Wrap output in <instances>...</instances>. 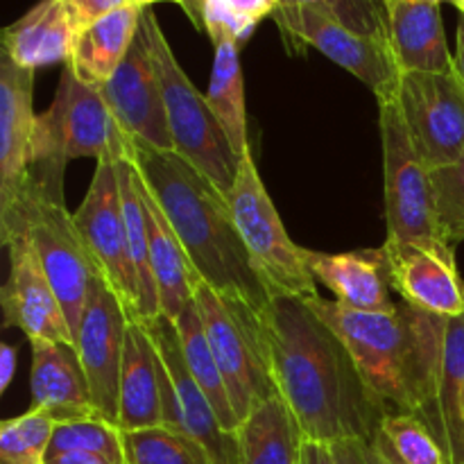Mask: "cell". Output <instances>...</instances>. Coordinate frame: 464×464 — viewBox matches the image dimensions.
Masks as SVG:
<instances>
[{
    "label": "cell",
    "instance_id": "obj_38",
    "mask_svg": "<svg viewBox=\"0 0 464 464\" xmlns=\"http://www.w3.org/2000/svg\"><path fill=\"white\" fill-rule=\"evenodd\" d=\"M334 453L338 464H374L370 442L365 440H344V442L334 444Z\"/></svg>",
    "mask_w": 464,
    "mask_h": 464
},
{
    "label": "cell",
    "instance_id": "obj_23",
    "mask_svg": "<svg viewBox=\"0 0 464 464\" xmlns=\"http://www.w3.org/2000/svg\"><path fill=\"white\" fill-rule=\"evenodd\" d=\"M449 464H464V315L449 317L433 397L421 412Z\"/></svg>",
    "mask_w": 464,
    "mask_h": 464
},
{
    "label": "cell",
    "instance_id": "obj_39",
    "mask_svg": "<svg viewBox=\"0 0 464 464\" xmlns=\"http://www.w3.org/2000/svg\"><path fill=\"white\" fill-rule=\"evenodd\" d=\"M44 464H116L98 453L86 451H50Z\"/></svg>",
    "mask_w": 464,
    "mask_h": 464
},
{
    "label": "cell",
    "instance_id": "obj_1",
    "mask_svg": "<svg viewBox=\"0 0 464 464\" xmlns=\"http://www.w3.org/2000/svg\"><path fill=\"white\" fill-rule=\"evenodd\" d=\"M263 324L276 392L297 417L304 438L331 447L344 440L372 442L388 408L306 299L275 295Z\"/></svg>",
    "mask_w": 464,
    "mask_h": 464
},
{
    "label": "cell",
    "instance_id": "obj_17",
    "mask_svg": "<svg viewBox=\"0 0 464 464\" xmlns=\"http://www.w3.org/2000/svg\"><path fill=\"white\" fill-rule=\"evenodd\" d=\"M0 243L9 252V275L0 288L5 326L21 329L30 343L50 340L75 344L62 302L54 295L30 240L23 234H9L0 238Z\"/></svg>",
    "mask_w": 464,
    "mask_h": 464
},
{
    "label": "cell",
    "instance_id": "obj_29",
    "mask_svg": "<svg viewBox=\"0 0 464 464\" xmlns=\"http://www.w3.org/2000/svg\"><path fill=\"white\" fill-rule=\"evenodd\" d=\"M172 322H175L177 331H179L181 352H184L190 376H193L195 383L202 388V392L207 394L211 406L216 408L218 420L225 426V430L236 433L240 421L238 417H236L234 406H231L229 390H227L220 367H218L216 356H213L211 352V344H208L207 334H204V326L202 320H199L195 302H190L188 306L184 308V313Z\"/></svg>",
    "mask_w": 464,
    "mask_h": 464
},
{
    "label": "cell",
    "instance_id": "obj_36",
    "mask_svg": "<svg viewBox=\"0 0 464 464\" xmlns=\"http://www.w3.org/2000/svg\"><path fill=\"white\" fill-rule=\"evenodd\" d=\"M435 202H438L440 229L464 208V154L460 161L449 168L433 170ZM444 236V234H442Z\"/></svg>",
    "mask_w": 464,
    "mask_h": 464
},
{
    "label": "cell",
    "instance_id": "obj_13",
    "mask_svg": "<svg viewBox=\"0 0 464 464\" xmlns=\"http://www.w3.org/2000/svg\"><path fill=\"white\" fill-rule=\"evenodd\" d=\"M397 100L417 152L430 170L449 168L464 154V89L456 71L403 72Z\"/></svg>",
    "mask_w": 464,
    "mask_h": 464
},
{
    "label": "cell",
    "instance_id": "obj_35",
    "mask_svg": "<svg viewBox=\"0 0 464 464\" xmlns=\"http://www.w3.org/2000/svg\"><path fill=\"white\" fill-rule=\"evenodd\" d=\"M281 5L320 9L347 25L349 30L388 39V18H385L383 0H281Z\"/></svg>",
    "mask_w": 464,
    "mask_h": 464
},
{
    "label": "cell",
    "instance_id": "obj_10",
    "mask_svg": "<svg viewBox=\"0 0 464 464\" xmlns=\"http://www.w3.org/2000/svg\"><path fill=\"white\" fill-rule=\"evenodd\" d=\"M143 326L161 361L163 426L195 440L211 464H243L238 438L225 430L216 408L190 376L175 322L159 313L152 320H145Z\"/></svg>",
    "mask_w": 464,
    "mask_h": 464
},
{
    "label": "cell",
    "instance_id": "obj_24",
    "mask_svg": "<svg viewBox=\"0 0 464 464\" xmlns=\"http://www.w3.org/2000/svg\"><path fill=\"white\" fill-rule=\"evenodd\" d=\"M77 36V23L66 0H39L25 16L3 30V53L18 66L66 63Z\"/></svg>",
    "mask_w": 464,
    "mask_h": 464
},
{
    "label": "cell",
    "instance_id": "obj_46",
    "mask_svg": "<svg viewBox=\"0 0 464 464\" xmlns=\"http://www.w3.org/2000/svg\"><path fill=\"white\" fill-rule=\"evenodd\" d=\"M429 3H438V5H442V3H453V0H429Z\"/></svg>",
    "mask_w": 464,
    "mask_h": 464
},
{
    "label": "cell",
    "instance_id": "obj_41",
    "mask_svg": "<svg viewBox=\"0 0 464 464\" xmlns=\"http://www.w3.org/2000/svg\"><path fill=\"white\" fill-rule=\"evenodd\" d=\"M16 356L18 347L7 343L0 344V394L7 392L9 383H12L14 372H16Z\"/></svg>",
    "mask_w": 464,
    "mask_h": 464
},
{
    "label": "cell",
    "instance_id": "obj_16",
    "mask_svg": "<svg viewBox=\"0 0 464 464\" xmlns=\"http://www.w3.org/2000/svg\"><path fill=\"white\" fill-rule=\"evenodd\" d=\"M383 249L399 302L438 317L464 315V281L453 245L385 240Z\"/></svg>",
    "mask_w": 464,
    "mask_h": 464
},
{
    "label": "cell",
    "instance_id": "obj_8",
    "mask_svg": "<svg viewBox=\"0 0 464 464\" xmlns=\"http://www.w3.org/2000/svg\"><path fill=\"white\" fill-rule=\"evenodd\" d=\"M193 302L229 390L231 406L238 421H243L254 406L276 394L266 324L256 313L218 295L204 281L195 288Z\"/></svg>",
    "mask_w": 464,
    "mask_h": 464
},
{
    "label": "cell",
    "instance_id": "obj_28",
    "mask_svg": "<svg viewBox=\"0 0 464 464\" xmlns=\"http://www.w3.org/2000/svg\"><path fill=\"white\" fill-rule=\"evenodd\" d=\"M216 45L213 54L211 82H208L207 102L216 113L218 122L225 130L231 148L240 159L247 152V109H245V80L243 66H240V44L231 34L211 36Z\"/></svg>",
    "mask_w": 464,
    "mask_h": 464
},
{
    "label": "cell",
    "instance_id": "obj_25",
    "mask_svg": "<svg viewBox=\"0 0 464 464\" xmlns=\"http://www.w3.org/2000/svg\"><path fill=\"white\" fill-rule=\"evenodd\" d=\"M140 193L145 204V222H148L150 236V266H152L154 284L159 293V306L161 313L170 320L184 313V308L193 302L195 288L202 279L195 272L184 245L177 238L175 229L168 222L166 213L161 211L159 202L140 177Z\"/></svg>",
    "mask_w": 464,
    "mask_h": 464
},
{
    "label": "cell",
    "instance_id": "obj_3",
    "mask_svg": "<svg viewBox=\"0 0 464 464\" xmlns=\"http://www.w3.org/2000/svg\"><path fill=\"white\" fill-rule=\"evenodd\" d=\"M308 306L343 340L367 388L388 412L420 417L433 397L449 317L399 302L392 311L358 313L329 299Z\"/></svg>",
    "mask_w": 464,
    "mask_h": 464
},
{
    "label": "cell",
    "instance_id": "obj_22",
    "mask_svg": "<svg viewBox=\"0 0 464 464\" xmlns=\"http://www.w3.org/2000/svg\"><path fill=\"white\" fill-rule=\"evenodd\" d=\"M163 426L161 361L143 322H130L118 388V429L122 433Z\"/></svg>",
    "mask_w": 464,
    "mask_h": 464
},
{
    "label": "cell",
    "instance_id": "obj_11",
    "mask_svg": "<svg viewBox=\"0 0 464 464\" xmlns=\"http://www.w3.org/2000/svg\"><path fill=\"white\" fill-rule=\"evenodd\" d=\"M72 222L93 261L95 272L121 299L130 320L140 322L139 281H136L130 240H127L113 154L98 159L93 179L82 204L72 213Z\"/></svg>",
    "mask_w": 464,
    "mask_h": 464
},
{
    "label": "cell",
    "instance_id": "obj_5",
    "mask_svg": "<svg viewBox=\"0 0 464 464\" xmlns=\"http://www.w3.org/2000/svg\"><path fill=\"white\" fill-rule=\"evenodd\" d=\"M140 32L148 41L154 71L161 84L175 152L193 163L229 198L236 177H238L240 157L231 148L225 130L208 107L207 95L195 89L184 68L179 66L150 7H143V14H140Z\"/></svg>",
    "mask_w": 464,
    "mask_h": 464
},
{
    "label": "cell",
    "instance_id": "obj_44",
    "mask_svg": "<svg viewBox=\"0 0 464 464\" xmlns=\"http://www.w3.org/2000/svg\"><path fill=\"white\" fill-rule=\"evenodd\" d=\"M131 3L139 5V7H150L154 3H179V0H131Z\"/></svg>",
    "mask_w": 464,
    "mask_h": 464
},
{
    "label": "cell",
    "instance_id": "obj_19",
    "mask_svg": "<svg viewBox=\"0 0 464 464\" xmlns=\"http://www.w3.org/2000/svg\"><path fill=\"white\" fill-rule=\"evenodd\" d=\"M30 344L32 411H41L57 424L98 417L75 344L50 340H34Z\"/></svg>",
    "mask_w": 464,
    "mask_h": 464
},
{
    "label": "cell",
    "instance_id": "obj_34",
    "mask_svg": "<svg viewBox=\"0 0 464 464\" xmlns=\"http://www.w3.org/2000/svg\"><path fill=\"white\" fill-rule=\"evenodd\" d=\"M50 451L98 453V456H104L107 460L125 464L122 430L116 424H111V421L98 420V417L57 424L53 442H50Z\"/></svg>",
    "mask_w": 464,
    "mask_h": 464
},
{
    "label": "cell",
    "instance_id": "obj_4",
    "mask_svg": "<svg viewBox=\"0 0 464 464\" xmlns=\"http://www.w3.org/2000/svg\"><path fill=\"white\" fill-rule=\"evenodd\" d=\"M122 134L102 98L100 86L84 84L63 66L57 95L48 111L36 118L30 170L21 190L63 202V170L72 159H102L121 148Z\"/></svg>",
    "mask_w": 464,
    "mask_h": 464
},
{
    "label": "cell",
    "instance_id": "obj_18",
    "mask_svg": "<svg viewBox=\"0 0 464 464\" xmlns=\"http://www.w3.org/2000/svg\"><path fill=\"white\" fill-rule=\"evenodd\" d=\"M34 75L0 54V208L9 207L27 179L34 148Z\"/></svg>",
    "mask_w": 464,
    "mask_h": 464
},
{
    "label": "cell",
    "instance_id": "obj_15",
    "mask_svg": "<svg viewBox=\"0 0 464 464\" xmlns=\"http://www.w3.org/2000/svg\"><path fill=\"white\" fill-rule=\"evenodd\" d=\"M116 127L136 143L175 152L161 84L143 32L136 34L130 53L107 84L100 86Z\"/></svg>",
    "mask_w": 464,
    "mask_h": 464
},
{
    "label": "cell",
    "instance_id": "obj_20",
    "mask_svg": "<svg viewBox=\"0 0 464 464\" xmlns=\"http://www.w3.org/2000/svg\"><path fill=\"white\" fill-rule=\"evenodd\" d=\"M308 266L317 284L335 295V302L349 311L385 313L399 302L392 297L388 254L383 247L322 254L308 249Z\"/></svg>",
    "mask_w": 464,
    "mask_h": 464
},
{
    "label": "cell",
    "instance_id": "obj_2",
    "mask_svg": "<svg viewBox=\"0 0 464 464\" xmlns=\"http://www.w3.org/2000/svg\"><path fill=\"white\" fill-rule=\"evenodd\" d=\"M127 148L199 279L266 322L272 295L254 270L229 198L177 152L150 148L131 139H127Z\"/></svg>",
    "mask_w": 464,
    "mask_h": 464
},
{
    "label": "cell",
    "instance_id": "obj_6",
    "mask_svg": "<svg viewBox=\"0 0 464 464\" xmlns=\"http://www.w3.org/2000/svg\"><path fill=\"white\" fill-rule=\"evenodd\" d=\"M9 234L30 240L75 338L98 272L77 234L72 213L59 199L25 188L9 207L0 208V238Z\"/></svg>",
    "mask_w": 464,
    "mask_h": 464
},
{
    "label": "cell",
    "instance_id": "obj_26",
    "mask_svg": "<svg viewBox=\"0 0 464 464\" xmlns=\"http://www.w3.org/2000/svg\"><path fill=\"white\" fill-rule=\"evenodd\" d=\"M143 7L127 5L89 25L80 27L72 44L71 57L63 66L80 82L91 86L107 84L130 53L139 34Z\"/></svg>",
    "mask_w": 464,
    "mask_h": 464
},
{
    "label": "cell",
    "instance_id": "obj_9",
    "mask_svg": "<svg viewBox=\"0 0 464 464\" xmlns=\"http://www.w3.org/2000/svg\"><path fill=\"white\" fill-rule=\"evenodd\" d=\"M379 131L385 168V240L447 243L440 229L433 170L412 143L397 91L379 98Z\"/></svg>",
    "mask_w": 464,
    "mask_h": 464
},
{
    "label": "cell",
    "instance_id": "obj_14",
    "mask_svg": "<svg viewBox=\"0 0 464 464\" xmlns=\"http://www.w3.org/2000/svg\"><path fill=\"white\" fill-rule=\"evenodd\" d=\"M130 322V315L107 281L100 275L95 276L75 335V349L80 353L98 417L116 426L118 388Z\"/></svg>",
    "mask_w": 464,
    "mask_h": 464
},
{
    "label": "cell",
    "instance_id": "obj_27",
    "mask_svg": "<svg viewBox=\"0 0 464 464\" xmlns=\"http://www.w3.org/2000/svg\"><path fill=\"white\" fill-rule=\"evenodd\" d=\"M243 464H299L304 433L279 392L252 408L236 430Z\"/></svg>",
    "mask_w": 464,
    "mask_h": 464
},
{
    "label": "cell",
    "instance_id": "obj_30",
    "mask_svg": "<svg viewBox=\"0 0 464 464\" xmlns=\"http://www.w3.org/2000/svg\"><path fill=\"white\" fill-rule=\"evenodd\" d=\"M279 5L281 0H193L186 12L208 36L225 32L243 44L263 18L279 9Z\"/></svg>",
    "mask_w": 464,
    "mask_h": 464
},
{
    "label": "cell",
    "instance_id": "obj_32",
    "mask_svg": "<svg viewBox=\"0 0 464 464\" xmlns=\"http://www.w3.org/2000/svg\"><path fill=\"white\" fill-rule=\"evenodd\" d=\"M57 421L41 411L5 420L0 424V464H44Z\"/></svg>",
    "mask_w": 464,
    "mask_h": 464
},
{
    "label": "cell",
    "instance_id": "obj_31",
    "mask_svg": "<svg viewBox=\"0 0 464 464\" xmlns=\"http://www.w3.org/2000/svg\"><path fill=\"white\" fill-rule=\"evenodd\" d=\"M122 444L125 464H211L195 440L168 426L122 433Z\"/></svg>",
    "mask_w": 464,
    "mask_h": 464
},
{
    "label": "cell",
    "instance_id": "obj_12",
    "mask_svg": "<svg viewBox=\"0 0 464 464\" xmlns=\"http://www.w3.org/2000/svg\"><path fill=\"white\" fill-rule=\"evenodd\" d=\"M272 18L279 25L288 50H320L324 57L343 66L356 80H361L367 89L374 91L376 100L392 95L397 91L401 72L394 62L388 39L349 30L347 25L331 18L329 14L313 7L279 5Z\"/></svg>",
    "mask_w": 464,
    "mask_h": 464
},
{
    "label": "cell",
    "instance_id": "obj_43",
    "mask_svg": "<svg viewBox=\"0 0 464 464\" xmlns=\"http://www.w3.org/2000/svg\"><path fill=\"white\" fill-rule=\"evenodd\" d=\"M453 71H456L458 80H460V84L464 89V14H460V21H458L456 53H453Z\"/></svg>",
    "mask_w": 464,
    "mask_h": 464
},
{
    "label": "cell",
    "instance_id": "obj_7",
    "mask_svg": "<svg viewBox=\"0 0 464 464\" xmlns=\"http://www.w3.org/2000/svg\"><path fill=\"white\" fill-rule=\"evenodd\" d=\"M229 204L254 270L267 285L272 297H320L317 281L308 266V249L299 247L285 231L279 211L258 175L252 150H247L240 159Z\"/></svg>",
    "mask_w": 464,
    "mask_h": 464
},
{
    "label": "cell",
    "instance_id": "obj_40",
    "mask_svg": "<svg viewBox=\"0 0 464 464\" xmlns=\"http://www.w3.org/2000/svg\"><path fill=\"white\" fill-rule=\"evenodd\" d=\"M299 464H338V462H335V453H334V447H331V444L304 440L302 462Z\"/></svg>",
    "mask_w": 464,
    "mask_h": 464
},
{
    "label": "cell",
    "instance_id": "obj_42",
    "mask_svg": "<svg viewBox=\"0 0 464 464\" xmlns=\"http://www.w3.org/2000/svg\"><path fill=\"white\" fill-rule=\"evenodd\" d=\"M370 451H372V462L374 464H401L399 458L390 451V447L385 444V440L381 435H376L374 440L370 442Z\"/></svg>",
    "mask_w": 464,
    "mask_h": 464
},
{
    "label": "cell",
    "instance_id": "obj_45",
    "mask_svg": "<svg viewBox=\"0 0 464 464\" xmlns=\"http://www.w3.org/2000/svg\"><path fill=\"white\" fill-rule=\"evenodd\" d=\"M190 3H193V0H179V5H181V7H184V9H186V7H188V5H190Z\"/></svg>",
    "mask_w": 464,
    "mask_h": 464
},
{
    "label": "cell",
    "instance_id": "obj_37",
    "mask_svg": "<svg viewBox=\"0 0 464 464\" xmlns=\"http://www.w3.org/2000/svg\"><path fill=\"white\" fill-rule=\"evenodd\" d=\"M66 5L71 9L72 18H75L77 30H80V27L89 25V23L134 3L131 0H66Z\"/></svg>",
    "mask_w": 464,
    "mask_h": 464
},
{
    "label": "cell",
    "instance_id": "obj_33",
    "mask_svg": "<svg viewBox=\"0 0 464 464\" xmlns=\"http://www.w3.org/2000/svg\"><path fill=\"white\" fill-rule=\"evenodd\" d=\"M379 435L401 464H449L429 424L411 412H388Z\"/></svg>",
    "mask_w": 464,
    "mask_h": 464
},
{
    "label": "cell",
    "instance_id": "obj_21",
    "mask_svg": "<svg viewBox=\"0 0 464 464\" xmlns=\"http://www.w3.org/2000/svg\"><path fill=\"white\" fill-rule=\"evenodd\" d=\"M388 39L399 72H451L453 53L442 12L429 0H383Z\"/></svg>",
    "mask_w": 464,
    "mask_h": 464
}]
</instances>
